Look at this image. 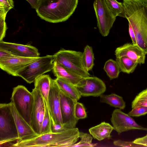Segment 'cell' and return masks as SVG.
Wrapping results in <instances>:
<instances>
[{
	"mask_svg": "<svg viewBox=\"0 0 147 147\" xmlns=\"http://www.w3.org/2000/svg\"><path fill=\"white\" fill-rule=\"evenodd\" d=\"M126 18L135 33L137 45L147 54V0H123Z\"/></svg>",
	"mask_w": 147,
	"mask_h": 147,
	"instance_id": "1",
	"label": "cell"
},
{
	"mask_svg": "<svg viewBox=\"0 0 147 147\" xmlns=\"http://www.w3.org/2000/svg\"><path fill=\"white\" fill-rule=\"evenodd\" d=\"M78 0H39L37 15L46 21L57 23L66 21L73 14Z\"/></svg>",
	"mask_w": 147,
	"mask_h": 147,
	"instance_id": "2",
	"label": "cell"
},
{
	"mask_svg": "<svg viewBox=\"0 0 147 147\" xmlns=\"http://www.w3.org/2000/svg\"><path fill=\"white\" fill-rule=\"evenodd\" d=\"M77 128L69 129L56 133L40 135L34 138L17 142L13 147H71L79 139Z\"/></svg>",
	"mask_w": 147,
	"mask_h": 147,
	"instance_id": "3",
	"label": "cell"
},
{
	"mask_svg": "<svg viewBox=\"0 0 147 147\" xmlns=\"http://www.w3.org/2000/svg\"><path fill=\"white\" fill-rule=\"evenodd\" d=\"M18 139V130L9 103H1L0 146L13 147Z\"/></svg>",
	"mask_w": 147,
	"mask_h": 147,
	"instance_id": "4",
	"label": "cell"
},
{
	"mask_svg": "<svg viewBox=\"0 0 147 147\" xmlns=\"http://www.w3.org/2000/svg\"><path fill=\"white\" fill-rule=\"evenodd\" d=\"M11 99L18 112L31 126L34 102L32 92L24 86L18 85L13 88Z\"/></svg>",
	"mask_w": 147,
	"mask_h": 147,
	"instance_id": "5",
	"label": "cell"
},
{
	"mask_svg": "<svg viewBox=\"0 0 147 147\" xmlns=\"http://www.w3.org/2000/svg\"><path fill=\"white\" fill-rule=\"evenodd\" d=\"M82 53L80 51L62 49L53 55L54 61L83 77L90 76L82 64Z\"/></svg>",
	"mask_w": 147,
	"mask_h": 147,
	"instance_id": "6",
	"label": "cell"
},
{
	"mask_svg": "<svg viewBox=\"0 0 147 147\" xmlns=\"http://www.w3.org/2000/svg\"><path fill=\"white\" fill-rule=\"evenodd\" d=\"M54 65L53 55L40 57L19 71L17 76L22 78L27 83L30 84L39 76L52 70Z\"/></svg>",
	"mask_w": 147,
	"mask_h": 147,
	"instance_id": "7",
	"label": "cell"
},
{
	"mask_svg": "<svg viewBox=\"0 0 147 147\" xmlns=\"http://www.w3.org/2000/svg\"><path fill=\"white\" fill-rule=\"evenodd\" d=\"M93 7L99 32L103 36L109 34L116 17L108 7L105 0H94Z\"/></svg>",
	"mask_w": 147,
	"mask_h": 147,
	"instance_id": "8",
	"label": "cell"
},
{
	"mask_svg": "<svg viewBox=\"0 0 147 147\" xmlns=\"http://www.w3.org/2000/svg\"><path fill=\"white\" fill-rule=\"evenodd\" d=\"M111 121L114 128L118 134L132 129H139L147 131V128L138 124L131 116L122 112L119 109L113 111Z\"/></svg>",
	"mask_w": 147,
	"mask_h": 147,
	"instance_id": "9",
	"label": "cell"
},
{
	"mask_svg": "<svg viewBox=\"0 0 147 147\" xmlns=\"http://www.w3.org/2000/svg\"><path fill=\"white\" fill-rule=\"evenodd\" d=\"M82 96L98 97L106 91V86L101 79L96 77H83L76 86Z\"/></svg>",
	"mask_w": 147,
	"mask_h": 147,
	"instance_id": "10",
	"label": "cell"
},
{
	"mask_svg": "<svg viewBox=\"0 0 147 147\" xmlns=\"http://www.w3.org/2000/svg\"><path fill=\"white\" fill-rule=\"evenodd\" d=\"M60 98L61 113L64 127L67 129L75 128L78 120L75 114V106L77 101L67 96L60 90Z\"/></svg>",
	"mask_w": 147,
	"mask_h": 147,
	"instance_id": "11",
	"label": "cell"
},
{
	"mask_svg": "<svg viewBox=\"0 0 147 147\" xmlns=\"http://www.w3.org/2000/svg\"><path fill=\"white\" fill-rule=\"evenodd\" d=\"M34 97V102L31 115V126L39 136L45 113V101L39 90L34 88L32 92Z\"/></svg>",
	"mask_w": 147,
	"mask_h": 147,
	"instance_id": "12",
	"label": "cell"
},
{
	"mask_svg": "<svg viewBox=\"0 0 147 147\" xmlns=\"http://www.w3.org/2000/svg\"><path fill=\"white\" fill-rule=\"evenodd\" d=\"M60 92V89L55 79L52 78L48 97L49 110L51 122L63 125L61 111Z\"/></svg>",
	"mask_w": 147,
	"mask_h": 147,
	"instance_id": "13",
	"label": "cell"
},
{
	"mask_svg": "<svg viewBox=\"0 0 147 147\" xmlns=\"http://www.w3.org/2000/svg\"><path fill=\"white\" fill-rule=\"evenodd\" d=\"M40 57H24L15 56L0 61V68L9 74L17 76L18 73L38 59Z\"/></svg>",
	"mask_w": 147,
	"mask_h": 147,
	"instance_id": "14",
	"label": "cell"
},
{
	"mask_svg": "<svg viewBox=\"0 0 147 147\" xmlns=\"http://www.w3.org/2000/svg\"><path fill=\"white\" fill-rule=\"evenodd\" d=\"M8 103L18 130V139L16 142L39 136L18 112L12 102Z\"/></svg>",
	"mask_w": 147,
	"mask_h": 147,
	"instance_id": "15",
	"label": "cell"
},
{
	"mask_svg": "<svg viewBox=\"0 0 147 147\" xmlns=\"http://www.w3.org/2000/svg\"><path fill=\"white\" fill-rule=\"evenodd\" d=\"M0 48L18 57H39L40 55L37 49L30 45H24L2 40L0 41Z\"/></svg>",
	"mask_w": 147,
	"mask_h": 147,
	"instance_id": "16",
	"label": "cell"
},
{
	"mask_svg": "<svg viewBox=\"0 0 147 147\" xmlns=\"http://www.w3.org/2000/svg\"><path fill=\"white\" fill-rule=\"evenodd\" d=\"M116 58L126 56L137 62L138 64L145 63L146 55L143 51L137 45L126 43L116 48L115 51Z\"/></svg>",
	"mask_w": 147,
	"mask_h": 147,
	"instance_id": "17",
	"label": "cell"
},
{
	"mask_svg": "<svg viewBox=\"0 0 147 147\" xmlns=\"http://www.w3.org/2000/svg\"><path fill=\"white\" fill-rule=\"evenodd\" d=\"M54 65L52 70L57 78H61L71 83L75 86L78 85L83 77L68 70L54 61Z\"/></svg>",
	"mask_w": 147,
	"mask_h": 147,
	"instance_id": "18",
	"label": "cell"
},
{
	"mask_svg": "<svg viewBox=\"0 0 147 147\" xmlns=\"http://www.w3.org/2000/svg\"><path fill=\"white\" fill-rule=\"evenodd\" d=\"M55 81L60 90L67 96L78 101L82 96L76 86L61 78H57Z\"/></svg>",
	"mask_w": 147,
	"mask_h": 147,
	"instance_id": "19",
	"label": "cell"
},
{
	"mask_svg": "<svg viewBox=\"0 0 147 147\" xmlns=\"http://www.w3.org/2000/svg\"><path fill=\"white\" fill-rule=\"evenodd\" d=\"M114 129L113 126L105 121L89 129V132L94 139L101 141L105 138H111V133Z\"/></svg>",
	"mask_w": 147,
	"mask_h": 147,
	"instance_id": "20",
	"label": "cell"
},
{
	"mask_svg": "<svg viewBox=\"0 0 147 147\" xmlns=\"http://www.w3.org/2000/svg\"><path fill=\"white\" fill-rule=\"evenodd\" d=\"M51 79L52 78L49 75L43 74L36 79L34 82V88L40 91L49 110L48 97Z\"/></svg>",
	"mask_w": 147,
	"mask_h": 147,
	"instance_id": "21",
	"label": "cell"
},
{
	"mask_svg": "<svg viewBox=\"0 0 147 147\" xmlns=\"http://www.w3.org/2000/svg\"><path fill=\"white\" fill-rule=\"evenodd\" d=\"M100 101L107 104L111 106L123 110L125 107V102L123 98L115 94L109 95L103 94L100 96Z\"/></svg>",
	"mask_w": 147,
	"mask_h": 147,
	"instance_id": "22",
	"label": "cell"
},
{
	"mask_svg": "<svg viewBox=\"0 0 147 147\" xmlns=\"http://www.w3.org/2000/svg\"><path fill=\"white\" fill-rule=\"evenodd\" d=\"M116 61L121 71L127 74L133 72L138 64L137 62L126 56L116 58Z\"/></svg>",
	"mask_w": 147,
	"mask_h": 147,
	"instance_id": "23",
	"label": "cell"
},
{
	"mask_svg": "<svg viewBox=\"0 0 147 147\" xmlns=\"http://www.w3.org/2000/svg\"><path fill=\"white\" fill-rule=\"evenodd\" d=\"M94 59L92 47L88 45H86L82 53V63L84 69L88 72L92 69L94 65Z\"/></svg>",
	"mask_w": 147,
	"mask_h": 147,
	"instance_id": "24",
	"label": "cell"
},
{
	"mask_svg": "<svg viewBox=\"0 0 147 147\" xmlns=\"http://www.w3.org/2000/svg\"><path fill=\"white\" fill-rule=\"evenodd\" d=\"M103 69L110 80L117 78L121 71L116 61L110 59L105 63Z\"/></svg>",
	"mask_w": 147,
	"mask_h": 147,
	"instance_id": "25",
	"label": "cell"
},
{
	"mask_svg": "<svg viewBox=\"0 0 147 147\" xmlns=\"http://www.w3.org/2000/svg\"><path fill=\"white\" fill-rule=\"evenodd\" d=\"M79 138L80 139V141L75 144L72 147H92L97 145V144L92 143L93 137L89 134L80 132Z\"/></svg>",
	"mask_w": 147,
	"mask_h": 147,
	"instance_id": "26",
	"label": "cell"
},
{
	"mask_svg": "<svg viewBox=\"0 0 147 147\" xmlns=\"http://www.w3.org/2000/svg\"><path fill=\"white\" fill-rule=\"evenodd\" d=\"M45 113L42 124L40 134L42 135L52 133L51 119L47 105L45 103Z\"/></svg>",
	"mask_w": 147,
	"mask_h": 147,
	"instance_id": "27",
	"label": "cell"
},
{
	"mask_svg": "<svg viewBox=\"0 0 147 147\" xmlns=\"http://www.w3.org/2000/svg\"><path fill=\"white\" fill-rule=\"evenodd\" d=\"M105 0L108 7L113 15L116 17L120 16L123 11L122 3L116 0Z\"/></svg>",
	"mask_w": 147,
	"mask_h": 147,
	"instance_id": "28",
	"label": "cell"
},
{
	"mask_svg": "<svg viewBox=\"0 0 147 147\" xmlns=\"http://www.w3.org/2000/svg\"><path fill=\"white\" fill-rule=\"evenodd\" d=\"M140 106L147 107V88L140 92L132 102V109Z\"/></svg>",
	"mask_w": 147,
	"mask_h": 147,
	"instance_id": "29",
	"label": "cell"
},
{
	"mask_svg": "<svg viewBox=\"0 0 147 147\" xmlns=\"http://www.w3.org/2000/svg\"><path fill=\"white\" fill-rule=\"evenodd\" d=\"M14 7L13 0H0V16H6L7 12Z\"/></svg>",
	"mask_w": 147,
	"mask_h": 147,
	"instance_id": "30",
	"label": "cell"
},
{
	"mask_svg": "<svg viewBox=\"0 0 147 147\" xmlns=\"http://www.w3.org/2000/svg\"><path fill=\"white\" fill-rule=\"evenodd\" d=\"M75 117L78 120L87 117V113L83 105L77 102L75 106Z\"/></svg>",
	"mask_w": 147,
	"mask_h": 147,
	"instance_id": "31",
	"label": "cell"
},
{
	"mask_svg": "<svg viewBox=\"0 0 147 147\" xmlns=\"http://www.w3.org/2000/svg\"><path fill=\"white\" fill-rule=\"evenodd\" d=\"M147 114V107L140 106L132 108L128 113L131 116L139 117Z\"/></svg>",
	"mask_w": 147,
	"mask_h": 147,
	"instance_id": "32",
	"label": "cell"
},
{
	"mask_svg": "<svg viewBox=\"0 0 147 147\" xmlns=\"http://www.w3.org/2000/svg\"><path fill=\"white\" fill-rule=\"evenodd\" d=\"M114 145L120 147H145L144 146L134 143L133 141H126L121 140H117L114 141Z\"/></svg>",
	"mask_w": 147,
	"mask_h": 147,
	"instance_id": "33",
	"label": "cell"
},
{
	"mask_svg": "<svg viewBox=\"0 0 147 147\" xmlns=\"http://www.w3.org/2000/svg\"><path fill=\"white\" fill-rule=\"evenodd\" d=\"M5 16H0V41L3 40L7 29L5 22Z\"/></svg>",
	"mask_w": 147,
	"mask_h": 147,
	"instance_id": "34",
	"label": "cell"
},
{
	"mask_svg": "<svg viewBox=\"0 0 147 147\" xmlns=\"http://www.w3.org/2000/svg\"><path fill=\"white\" fill-rule=\"evenodd\" d=\"M67 129L63 126L61 124L51 122V130L52 133L59 132Z\"/></svg>",
	"mask_w": 147,
	"mask_h": 147,
	"instance_id": "35",
	"label": "cell"
},
{
	"mask_svg": "<svg viewBox=\"0 0 147 147\" xmlns=\"http://www.w3.org/2000/svg\"><path fill=\"white\" fill-rule=\"evenodd\" d=\"M15 56L8 51L0 48V61L7 59Z\"/></svg>",
	"mask_w": 147,
	"mask_h": 147,
	"instance_id": "36",
	"label": "cell"
},
{
	"mask_svg": "<svg viewBox=\"0 0 147 147\" xmlns=\"http://www.w3.org/2000/svg\"><path fill=\"white\" fill-rule=\"evenodd\" d=\"M133 142L135 143L147 147V134L144 136L136 139Z\"/></svg>",
	"mask_w": 147,
	"mask_h": 147,
	"instance_id": "37",
	"label": "cell"
},
{
	"mask_svg": "<svg viewBox=\"0 0 147 147\" xmlns=\"http://www.w3.org/2000/svg\"><path fill=\"white\" fill-rule=\"evenodd\" d=\"M128 26L129 33L132 40V43L134 45H137L135 35L134 32L132 27L129 24Z\"/></svg>",
	"mask_w": 147,
	"mask_h": 147,
	"instance_id": "38",
	"label": "cell"
},
{
	"mask_svg": "<svg viewBox=\"0 0 147 147\" xmlns=\"http://www.w3.org/2000/svg\"><path fill=\"white\" fill-rule=\"evenodd\" d=\"M30 5L32 8L35 9L37 8L39 0H26Z\"/></svg>",
	"mask_w": 147,
	"mask_h": 147,
	"instance_id": "39",
	"label": "cell"
}]
</instances>
